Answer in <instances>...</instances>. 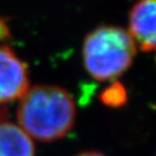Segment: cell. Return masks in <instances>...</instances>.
Instances as JSON below:
<instances>
[{
    "instance_id": "cell-4",
    "label": "cell",
    "mask_w": 156,
    "mask_h": 156,
    "mask_svg": "<svg viewBox=\"0 0 156 156\" xmlns=\"http://www.w3.org/2000/svg\"><path fill=\"white\" fill-rule=\"evenodd\" d=\"M129 35L142 51L156 50V0H139L132 7Z\"/></svg>"
},
{
    "instance_id": "cell-2",
    "label": "cell",
    "mask_w": 156,
    "mask_h": 156,
    "mask_svg": "<svg viewBox=\"0 0 156 156\" xmlns=\"http://www.w3.org/2000/svg\"><path fill=\"white\" fill-rule=\"evenodd\" d=\"M134 55L133 39L120 27H98L83 40V65L95 80L108 81L119 77L130 67Z\"/></svg>"
},
{
    "instance_id": "cell-5",
    "label": "cell",
    "mask_w": 156,
    "mask_h": 156,
    "mask_svg": "<svg viewBox=\"0 0 156 156\" xmlns=\"http://www.w3.org/2000/svg\"><path fill=\"white\" fill-rule=\"evenodd\" d=\"M0 156H35L32 138L19 125L0 120Z\"/></svg>"
},
{
    "instance_id": "cell-1",
    "label": "cell",
    "mask_w": 156,
    "mask_h": 156,
    "mask_svg": "<svg viewBox=\"0 0 156 156\" xmlns=\"http://www.w3.org/2000/svg\"><path fill=\"white\" fill-rule=\"evenodd\" d=\"M16 116L19 126L30 138L41 142L56 141L73 128L75 102L64 88L36 86L20 99Z\"/></svg>"
},
{
    "instance_id": "cell-8",
    "label": "cell",
    "mask_w": 156,
    "mask_h": 156,
    "mask_svg": "<svg viewBox=\"0 0 156 156\" xmlns=\"http://www.w3.org/2000/svg\"><path fill=\"white\" fill-rule=\"evenodd\" d=\"M76 156H106V155L98 151H85L77 154Z\"/></svg>"
},
{
    "instance_id": "cell-3",
    "label": "cell",
    "mask_w": 156,
    "mask_h": 156,
    "mask_svg": "<svg viewBox=\"0 0 156 156\" xmlns=\"http://www.w3.org/2000/svg\"><path fill=\"white\" fill-rule=\"evenodd\" d=\"M28 89L27 65L10 47L0 46V104L20 100Z\"/></svg>"
},
{
    "instance_id": "cell-6",
    "label": "cell",
    "mask_w": 156,
    "mask_h": 156,
    "mask_svg": "<svg viewBox=\"0 0 156 156\" xmlns=\"http://www.w3.org/2000/svg\"><path fill=\"white\" fill-rule=\"evenodd\" d=\"M100 99L103 104L111 107H119L127 102V92L124 86L115 81L101 93Z\"/></svg>"
},
{
    "instance_id": "cell-7",
    "label": "cell",
    "mask_w": 156,
    "mask_h": 156,
    "mask_svg": "<svg viewBox=\"0 0 156 156\" xmlns=\"http://www.w3.org/2000/svg\"><path fill=\"white\" fill-rule=\"evenodd\" d=\"M8 35H9V28L7 23L3 20H0V40L8 37Z\"/></svg>"
}]
</instances>
